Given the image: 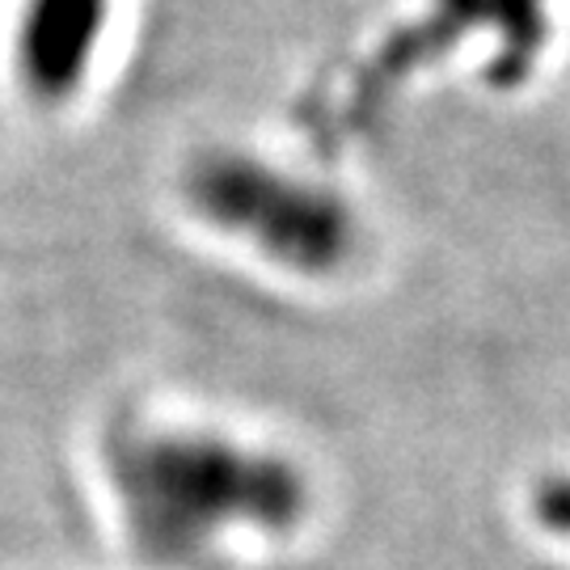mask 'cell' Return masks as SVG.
<instances>
[{
	"label": "cell",
	"mask_w": 570,
	"mask_h": 570,
	"mask_svg": "<svg viewBox=\"0 0 570 570\" xmlns=\"http://www.w3.org/2000/svg\"><path fill=\"white\" fill-rule=\"evenodd\" d=\"M110 482L131 546L157 567H183L233 529L292 532L308 511L292 461L204 431H119Z\"/></svg>",
	"instance_id": "obj_1"
},
{
	"label": "cell",
	"mask_w": 570,
	"mask_h": 570,
	"mask_svg": "<svg viewBox=\"0 0 570 570\" xmlns=\"http://www.w3.org/2000/svg\"><path fill=\"white\" fill-rule=\"evenodd\" d=\"M207 225L258 245L296 275H334L355 249V212L334 190L292 178L245 153H207L183 178Z\"/></svg>",
	"instance_id": "obj_2"
},
{
	"label": "cell",
	"mask_w": 570,
	"mask_h": 570,
	"mask_svg": "<svg viewBox=\"0 0 570 570\" xmlns=\"http://www.w3.org/2000/svg\"><path fill=\"white\" fill-rule=\"evenodd\" d=\"M110 21V0H26L18 26V68L26 94L42 106L68 102Z\"/></svg>",
	"instance_id": "obj_3"
},
{
	"label": "cell",
	"mask_w": 570,
	"mask_h": 570,
	"mask_svg": "<svg viewBox=\"0 0 570 570\" xmlns=\"http://www.w3.org/2000/svg\"><path fill=\"white\" fill-rule=\"evenodd\" d=\"M490 26L499 30V63L490 77L499 89H511L529 77L546 47V0H490Z\"/></svg>",
	"instance_id": "obj_4"
},
{
	"label": "cell",
	"mask_w": 570,
	"mask_h": 570,
	"mask_svg": "<svg viewBox=\"0 0 570 570\" xmlns=\"http://www.w3.org/2000/svg\"><path fill=\"white\" fill-rule=\"evenodd\" d=\"M532 520L553 537H567L570 541V473H550L541 478L529 494Z\"/></svg>",
	"instance_id": "obj_5"
}]
</instances>
